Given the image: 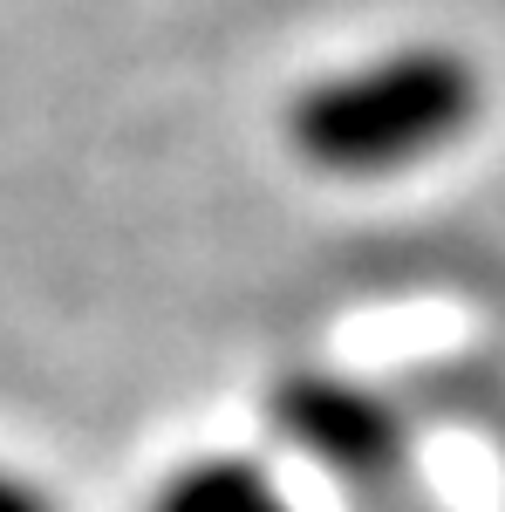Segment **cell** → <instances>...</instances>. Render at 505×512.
Instances as JSON below:
<instances>
[{
  "mask_svg": "<svg viewBox=\"0 0 505 512\" xmlns=\"http://www.w3.org/2000/svg\"><path fill=\"white\" fill-rule=\"evenodd\" d=\"M273 437L349 492H396L410 478L403 410L342 369H287L267 390Z\"/></svg>",
  "mask_w": 505,
  "mask_h": 512,
  "instance_id": "2",
  "label": "cell"
},
{
  "mask_svg": "<svg viewBox=\"0 0 505 512\" xmlns=\"http://www.w3.org/2000/svg\"><path fill=\"white\" fill-rule=\"evenodd\" d=\"M0 512H62V506L48 499V485H41V478L0 465Z\"/></svg>",
  "mask_w": 505,
  "mask_h": 512,
  "instance_id": "4",
  "label": "cell"
},
{
  "mask_svg": "<svg viewBox=\"0 0 505 512\" xmlns=\"http://www.w3.org/2000/svg\"><path fill=\"white\" fill-rule=\"evenodd\" d=\"M485 117V76L465 48L396 41L314 76L287 103V151L342 185H383L458 151Z\"/></svg>",
  "mask_w": 505,
  "mask_h": 512,
  "instance_id": "1",
  "label": "cell"
},
{
  "mask_svg": "<svg viewBox=\"0 0 505 512\" xmlns=\"http://www.w3.org/2000/svg\"><path fill=\"white\" fill-rule=\"evenodd\" d=\"M151 512H294V499L280 492V478L260 458L205 451V458H185L164 472Z\"/></svg>",
  "mask_w": 505,
  "mask_h": 512,
  "instance_id": "3",
  "label": "cell"
}]
</instances>
